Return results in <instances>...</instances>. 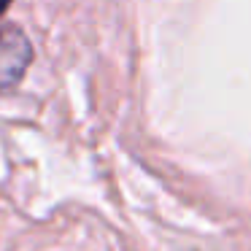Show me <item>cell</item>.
<instances>
[{
  "label": "cell",
  "instance_id": "obj_2",
  "mask_svg": "<svg viewBox=\"0 0 251 251\" xmlns=\"http://www.w3.org/2000/svg\"><path fill=\"white\" fill-rule=\"evenodd\" d=\"M11 6V0H0V17H3V14H6V8Z\"/></svg>",
  "mask_w": 251,
  "mask_h": 251
},
{
  "label": "cell",
  "instance_id": "obj_1",
  "mask_svg": "<svg viewBox=\"0 0 251 251\" xmlns=\"http://www.w3.org/2000/svg\"><path fill=\"white\" fill-rule=\"evenodd\" d=\"M33 62V46L17 25L0 27V92L17 87Z\"/></svg>",
  "mask_w": 251,
  "mask_h": 251
}]
</instances>
